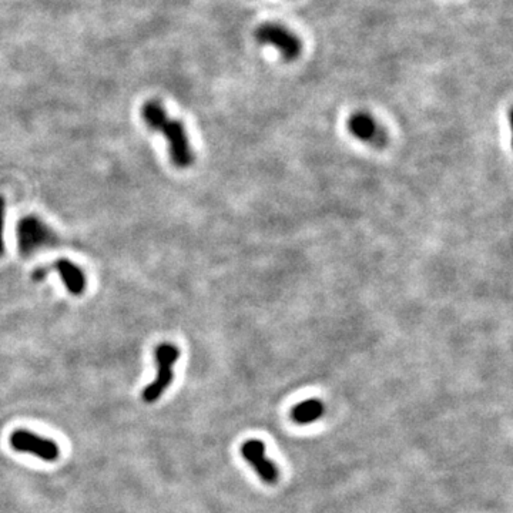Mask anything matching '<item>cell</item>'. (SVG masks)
Segmentation results:
<instances>
[{"label":"cell","mask_w":513,"mask_h":513,"mask_svg":"<svg viewBox=\"0 0 513 513\" xmlns=\"http://www.w3.org/2000/svg\"><path fill=\"white\" fill-rule=\"evenodd\" d=\"M141 117L148 128L160 131L166 136L170 146V159L176 167L185 168L194 161V156L190 146L184 124L168 119L167 111L157 100L147 102L141 109Z\"/></svg>","instance_id":"cell-1"},{"label":"cell","mask_w":513,"mask_h":513,"mask_svg":"<svg viewBox=\"0 0 513 513\" xmlns=\"http://www.w3.org/2000/svg\"><path fill=\"white\" fill-rule=\"evenodd\" d=\"M157 376L153 383L143 391V401L146 404H155L166 392L174 379V364L180 358V350L173 344H160L156 348Z\"/></svg>","instance_id":"cell-2"},{"label":"cell","mask_w":513,"mask_h":513,"mask_svg":"<svg viewBox=\"0 0 513 513\" xmlns=\"http://www.w3.org/2000/svg\"><path fill=\"white\" fill-rule=\"evenodd\" d=\"M19 249L23 255L37 253L56 242V234L39 217L27 216L17 224Z\"/></svg>","instance_id":"cell-3"},{"label":"cell","mask_w":513,"mask_h":513,"mask_svg":"<svg viewBox=\"0 0 513 513\" xmlns=\"http://www.w3.org/2000/svg\"><path fill=\"white\" fill-rule=\"evenodd\" d=\"M255 37L261 45H270L275 47L285 62L295 60L302 50V45L298 37L281 25L265 23L257 29Z\"/></svg>","instance_id":"cell-4"},{"label":"cell","mask_w":513,"mask_h":513,"mask_svg":"<svg viewBox=\"0 0 513 513\" xmlns=\"http://www.w3.org/2000/svg\"><path fill=\"white\" fill-rule=\"evenodd\" d=\"M10 446L16 452H23V453H32L37 458L46 461V462H54L59 459L60 449L54 441L42 438V436L36 435L26 429H16L12 432L9 438Z\"/></svg>","instance_id":"cell-5"},{"label":"cell","mask_w":513,"mask_h":513,"mask_svg":"<svg viewBox=\"0 0 513 513\" xmlns=\"http://www.w3.org/2000/svg\"><path fill=\"white\" fill-rule=\"evenodd\" d=\"M242 458L257 472L262 482L274 485L278 481L277 466L265 456V444L258 440H249L241 445Z\"/></svg>","instance_id":"cell-6"},{"label":"cell","mask_w":513,"mask_h":513,"mask_svg":"<svg viewBox=\"0 0 513 513\" xmlns=\"http://www.w3.org/2000/svg\"><path fill=\"white\" fill-rule=\"evenodd\" d=\"M348 130L352 136L361 141H367L372 146L383 147L387 144V133L368 113H354L348 120Z\"/></svg>","instance_id":"cell-7"},{"label":"cell","mask_w":513,"mask_h":513,"mask_svg":"<svg viewBox=\"0 0 513 513\" xmlns=\"http://www.w3.org/2000/svg\"><path fill=\"white\" fill-rule=\"evenodd\" d=\"M46 271L54 270L60 275L66 290L73 295H82L86 290V275L80 267L66 258L56 260L52 269H45Z\"/></svg>","instance_id":"cell-8"},{"label":"cell","mask_w":513,"mask_h":513,"mask_svg":"<svg viewBox=\"0 0 513 513\" xmlns=\"http://www.w3.org/2000/svg\"><path fill=\"white\" fill-rule=\"evenodd\" d=\"M324 404H322L319 399L312 398L297 404L291 411V418L298 425H308L319 420V418L324 415Z\"/></svg>","instance_id":"cell-9"},{"label":"cell","mask_w":513,"mask_h":513,"mask_svg":"<svg viewBox=\"0 0 513 513\" xmlns=\"http://www.w3.org/2000/svg\"><path fill=\"white\" fill-rule=\"evenodd\" d=\"M5 220H6V201L0 196V257L5 254Z\"/></svg>","instance_id":"cell-10"}]
</instances>
